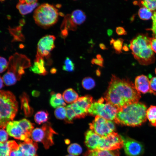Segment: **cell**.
<instances>
[{
  "mask_svg": "<svg viewBox=\"0 0 156 156\" xmlns=\"http://www.w3.org/2000/svg\"><path fill=\"white\" fill-rule=\"evenodd\" d=\"M19 2L22 3H26L31 4L37 3L38 0H19Z\"/></svg>",
  "mask_w": 156,
  "mask_h": 156,
  "instance_id": "43",
  "label": "cell"
},
{
  "mask_svg": "<svg viewBox=\"0 0 156 156\" xmlns=\"http://www.w3.org/2000/svg\"><path fill=\"white\" fill-rule=\"evenodd\" d=\"M39 93L38 91L34 90L32 92V94L33 96H38L39 95Z\"/></svg>",
  "mask_w": 156,
  "mask_h": 156,
  "instance_id": "48",
  "label": "cell"
},
{
  "mask_svg": "<svg viewBox=\"0 0 156 156\" xmlns=\"http://www.w3.org/2000/svg\"><path fill=\"white\" fill-rule=\"evenodd\" d=\"M150 81L151 89L155 92L156 91V77L152 78Z\"/></svg>",
  "mask_w": 156,
  "mask_h": 156,
  "instance_id": "40",
  "label": "cell"
},
{
  "mask_svg": "<svg viewBox=\"0 0 156 156\" xmlns=\"http://www.w3.org/2000/svg\"><path fill=\"white\" fill-rule=\"evenodd\" d=\"M60 29L61 30L66 29L73 31H76V25L73 21L70 14H67L65 16L61 25Z\"/></svg>",
  "mask_w": 156,
  "mask_h": 156,
  "instance_id": "23",
  "label": "cell"
},
{
  "mask_svg": "<svg viewBox=\"0 0 156 156\" xmlns=\"http://www.w3.org/2000/svg\"><path fill=\"white\" fill-rule=\"evenodd\" d=\"M146 106L140 102L133 103L118 110L114 122L125 126L141 125L147 119Z\"/></svg>",
  "mask_w": 156,
  "mask_h": 156,
  "instance_id": "2",
  "label": "cell"
},
{
  "mask_svg": "<svg viewBox=\"0 0 156 156\" xmlns=\"http://www.w3.org/2000/svg\"><path fill=\"white\" fill-rule=\"evenodd\" d=\"M0 89H1L3 86H4V85H3V78L2 77H0Z\"/></svg>",
  "mask_w": 156,
  "mask_h": 156,
  "instance_id": "49",
  "label": "cell"
},
{
  "mask_svg": "<svg viewBox=\"0 0 156 156\" xmlns=\"http://www.w3.org/2000/svg\"><path fill=\"white\" fill-rule=\"evenodd\" d=\"M133 3L141 7L146 8L151 11L156 10V0H140L134 1Z\"/></svg>",
  "mask_w": 156,
  "mask_h": 156,
  "instance_id": "26",
  "label": "cell"
},
{
  "mask_svg": "<svg viewBox=\"0 0 156 156\" xmlns=\"http://www.w3.org/2000/svg\"><path fill=\"white\" fill-rule=\"evenodd\" d=\"M6 128L8 134L16 139L24 141L30 138L19 124L18 121H10Z\"/></svg>",
  "mask_w": 156,
  "mask_h": 156,
  "instance_id": "13",
  "label": "cell"
},
{
  "mask_svg": "<svg viewBox=\"0 0 156 156\" xmlns=\"http://www.w3.org/2000/svg\"><path fill=\"white\" fill-rule=\"evenodd\" d=\"M54 114L57 119L66 120L67 118V112L66 107L60 106L57 107L54 111Z\"/></svg>",
  "mask_w": 156,
  "mask_h": 156,
  "instance_id": "31",
  "label": "cell"
},
{
  "mask_svg": "<svg viewBox=\"0 0 156 156\" xmlns=\"http://www.w3.org/2000/svg\"><path fill=\"white\" fill-rule=\"evenodd\" d=\"M152 11L145 7H142L139 10L138 15L140 18L144 20L150 19L153 16Z\"/></svg>",
  "mask_w": 156,
  "mask_h": 156,
  "instance_id": "29",
  "label": "cell"
},
{
  "mask_svg": "<svg viewBox=\"0 0 156 156\" xmlns=\"http://www.w3.org/2000/svg\"><path fill=\"white\" fill-rule=\"evenodd\" d=\"M68 34V30L66 29L61 30V35L62 38H65L67 37Z\"/></svg>",
  "mask_w": 156,
  "mask_h": 156,
  "instance_id": "44",
  "label": "cell"
},
{
  "mask_svg": "<svg viewBox=\"0 0 156 156\" xmlns=\"http://www.w3.org/2000/svg\"><path fill=\"white\" fill-rule=\"evenodd\" d=\"M90 129L101 136H106L114 132L115 125L113 121L107 120L99 115L89 124Z\"/></svg>",
  "mask_w": 156,
  "mask_h": 156,
  "instance_id": "10",
  "label": "cell"
},
{
  "mask_svg": "<svg viewBox=\"0 0 156 156\" xmlns=\"http://www.w3.org/2000/svg\"><path fill=\"white\" fill-rule=\"evenodd\" d=\"M67 151L70 154L77 156L80 154L82 152L81 146L76 143L70 144L67 148Z\"/></svg>",
  "mask_w": 156,
  "mask_h": 156,
  "instance_id": "30",
  "label": "cell"
},
{
  "mask_svg": "<svg viewBox=\"0 0 156 156\" xmlns=\"http://www.w3.org/2000/svg\"><path fill=\"white\" fill-rule=\"evenodd\" d=\"M83 156H120L118 150H107L100 149L89 150Z\"/></svg>",
  "mask_w": 156,
  "mask_h": 156,
  "instance_id": "17",
  "label": "cell"
},
{
  "mask_svg": "<svg viewBox=\"0 0 156 156\" xmlns=\"http://www.w3.org/2000/svg\"><path fill=\"white\" fill-rule=\"evenodd\" d=\"M116 33L118 35H126L127 32L125 29L122 27H118L116 28Z\"/></svg>",
  "mask_w": 156,
  "mask_h": 156,
  "instance_id": "39",
  "label": "cell"
},
{
  "mask_svg": "<svg viewBox=\"0 0 156 156\" xmlns=\"http://www.w3.org/2000/svg\"><path fill=\"white\" fill-rule=\"evenodd\" d=\"M96 74L97 76H99L101 75V72L99 68L96 70Z\"/></svg>",
  "mask_w": 156,
  "mask_h": 156,
  "instance_id": "51",
  "label": "cell"
},
{
  "mask_svg": "<svg viewBox=\"0 0 156 156\" xmlns=\"http://www.w3.org/2000/svg\"><path fill=\"white\" fill-rule=\"evenodd\" d=\"M141 97L140 92L131 81L127 79H121L113 75L104 99L106 102L118 110L139 102Z\"/></svg>",
  "mask_w": 156,
  "mask_h": 156,
  "instance_id": "1",
  "label": "cell"
},
{
  "mask_svg": "<svg viewBox=\"0 0 156 156\" xmlns=\"http://www.w3.org/2000/svg\"><path fill=\"white\" fill-rule=\"evenodd\" d=\"M49 102L51 106L54 108L66 105L63 97L61 94L59 93L52 94Z\"/></svg>",
  "mask_w": 156,
  "mask_h": 156,
  "instance_id": "24",
  "label": "cell"
},
{
  "mask_svg": "<svg viewBox=\"0 0 156 156\" xmlns=\"http://www.w3.org/2000/svg\"><path fill=\"white\" fill-rule=\"evenodd\" d=\"M57 134L52 127L50 123L47 122L40 127L34 129L31 133V137L34 141L42 143L44 148L48 149L53 144V135Z\"/></svg>",
  "mask_w": 156,
  "mask_h": 156,
  "instance_id": "8",
  "label": "cell"
},
{
  "mask_svg": "<svg viewBox=\"0 0 156 156\" xmlns=\"http://www.w3.org/2000/svg\"><path fill=\"white\" fill-rule=\"evenodd\" d=\"M99 46L100 48L102 50H105L108 49V48L103 43H100L99 44Z\"/></svg>",
  "mask_w": 156,
  "mask_h": 156,
  "instance_id": "45",
  "label": "cell"
},
{
  "mask_svg": "<svg viewBox=\"0 0 156 156\" xmlns=\"http://www.w3.org/2000/svg\"><path fill=\"white\" fill-rule=\"evenodd\" d=\"M96 57L98 60L104 61V60L102 56L100 54H98L96 55Z\"/></svg>",
  "mask_w": 156,
  "mask_h": 156,
  "instance_id": "47",
  "label": "cell"
},
{
  "mask_svg": "<svg viewBox=\"0 0 156 156\" xmlns=\"http://www.w3.org/2000/svg\"><path fill=\"white\" fill-rule=\"evenodd\" d=\"M0 73L4 72L8 68V63L6 59L4 58L0 57Z\"/></svg>",
  "mask_w": 156,
  "mask_h": 156,
  "instance_id": "36",
  "label": "cell"
},
{
  "mask_svg": "<svg viewBox=\"0 0 156 156\" xmlns=\"http://www.w3.org/2000/svg\"><path fill=\"white\" fill-rule=\"evenodd\" d=\"M71 18L74 22L77 25H80L86 21V16L82 10L77 9L73 11L71 14Z\"/></svg>",
  "mask_w": 156,
  "mask_h": 156,
  "instance_id": "22",
  "label": "cell"
},
{
  "mask_svg": "<svg viewBox=\"0 0 156 156\" xmlns=\"http://www.w3.org/2000/svg\"><path fill=\"white\" fill-rule=\"evenodd\" d=\"M155 74H156V68L155 69Z\"/></svg>",
  "mask_w": 156,
  "mask_h": 156,
  "instance_id": "55",
  "label": "cell"
},
{
  "mask_svg": "<svg viewBox=\"0 0 156 156\" xmlns=\"http://www.w3.org/2000/svg\"><path fill=\"white\" fill-rule=\"evenodd\" d=\"M123 147L128 156H139L144 151V147L141 143L129 137H123Z\"/></svg>",
  "mask_w": 156,
  "mask_h": 156,
  "instance_id": "12",
  "label": "cell"
},
{
  "mask_svg": "<svg viewBox=\"0 0 156 156\" xmlns=\"http://www.w3.org/2000/svg\"><path fill=\"white\" fill-rule=\"evenodd\" d=\"M104 100L102 98L97 101L93 102L88 109V114L93 116L99 115L107 120L114 121L118 109L109 103L106 102L104 103Z\"/></svg>",
  "mask_w": 156,
  "mask_h": 156,
  "instance_id": "7",
  "label": "cell"
},
{
  "mask_svg": "<svg viewBox=\"0 0 156 156\" xmlns=\"http://www.w3.org/2000/svg\"><path fill=\"white\" fill-rule=\"evenodd\" d=\"M150 41L152 50L156 53V38H150Z\"/></svg>",
  "mask_w": 156,
  "mask_h": 156,
  "instance_id": "42",
  "label": "cell"
},
{
  "mask_svg": "<svg viewBox=\"0 0 156 156\" xmlns=\"http://www.w3.org/2000/svg\"><path fill=\"white\" fill-rule=\"evenodd\" d=\"M134 85L136 90L143 93H150L155 95L156 92L153 90L150 86V81L146 76L141 75L137 77L135 80Z\"/></svg>",
  "mask_w": 156,
  "mask_h": 156,
  "instance_id": "14",
  "label": "cell"
},
{
  "mask_svg": "<svg viewBox=\"0 0 156 156\" xmlns=\"http://www.w3.org/2000/svg\"><path fill=\"white\" fill-rule=\"evenodd\" d=\"M75 69V64L71 60L66 57L62 66V69L68 72H73Z\"/></svg>",
  "mask_w": 156,
  "mask_h": 156,
  "instance_id": "32",
  "label": "cell"
},
{
  "mask_svg": "<svg viewBox=\"0 0 156 156\" xmlns=\"http://www.w3.org/2000/svg\"><path fill=\"white\" fill-rule=\"evenodd\" d=\"M8 133L4 129H2L0 131V141L1 143H4L7 141L8 139Z\"/></svg>",
  "mask_w": 156,
  "mask_h": 156,
  "instance_id": "38",
  "label": "cell"
},
{
  "mask_svg": "<svg viewBox=\"0 0 156 156\" xmlns=\"http://www.w3.org/2000/svg\"><path fill=\"white\" fill-rule=\"evenodd\" d=\"M0 93V126L4 129L9 122L12 121L17 113L18 103L11 92L1 90Z\"/></svg>",
  "mask_w": 156,
  "mask_h": 156,
  "instance_id": "5",
  "label": "cell"
},
{
  "mask_svg": "<svg viewBox=\"0 0 156 156\" xmlns=\"http://www.w3.org/2000/svg\"><path fill=\"white\" fill-rule=\"evenodd\" d=\"M78 95L73 89L70 88L66 90L63 92L62 97L66 102L72 103L78 99Z\"/></svg>",
  "mask_w": 156,
  "mask_h": 156,
  "instance_id": "21",
  "label": "cell"
},
{
  "mask_svg": "<svg viewBox=\"0 0 156 156\" xmlns=\"http://www.w3.org/2000/svg\"><path fill=\"white\" fill-rule=\"evenodd\" d=\"M59 15L58 10L53 5L45 3L37 8L34 12L33 17L37 25L46 29L57 22Z\"/></svg>",
  "mask_w": 156,
  "mask_h": 156,
  "instance_id": "6",
  "label": "cell"
},
{
  "mask_svg": "<svg viewBox=\"0 0 156 156\" xmlns=\"http://www.w3.org/2000/svg\"><path fill=\"white\" fill-rule=\"evenodd\" d=\"M93 102L92 97L89 95L79 97L75 102L79 107L87 112L89 108Z\"/></svg>",
  "mask_w": 156,
  "mask_h": 156,
  "instance_id": "18",
  "label": "cell"
},
{
  "mask_svg": "<svg viewBox=\"0 0 156 156\" xmlns=\"http://www.w3.org/2000/svg\"><path fill=\"white\" fill-rule=\"evenodd\" d=\"M38 5L37 3L28 4L19 2L16 5V7L21 14L25 15L31 12Z\"/></svg>",
  "mask_w": 156,
  "mask_h": 156,
  "instance_id": "20",
  "label": "cell"
},
{
  "mask_svg": "<svg viewBox=\"0 0 156 156\" xmlns=\"http://www.w3.org/2000/svg\"><path fill=\"white\" fill-rule=\"evenodd\" d=\"M82 85L84 89L89 90L92 89L95 86V83L92 78L87 77L83 79L82 81Z\"/></svg>",
  "mask_w": 156,
  "mask_h": 156,
  "instance_id": "33",
  "label": "cell"
},
{
  "mask_svg": "<svg viewBox=\"0 0 156 156\" xmlns=\"http://www.w3.org/2000/svg\"><path fill=\"white\" fill-rule=\"evenodd\" d=\"M8 72L16 76L18 80L25 73L24 69L31 66L30 60L25 56L17 53L10 57Z\"/></svg>",
  "mask_w": 156,
  "mask_h": 156,
  "instance_id": "9",
  "label": "cell"
},
{
  "mask_svg": "<svg viewBox=\"0 0 156 156\" xmlns=\"http://www.w3.org/2000/svg\"><path fill=\"white\" fill-rule=\"evenodd\" d=\"M150 37L147 34H138L130 41L129 48L135 59L141 65H148L155 61Z\"/></svg>",
  "mask_w": 156,
  "mask_h": 156,
  "instance_id": "4",
  "label": "cell"
},
{
  "mask_svg": "<svg viewBox=\"0 0 156 156\" xmlns=\"http://www.w3.org/2000/svg\"><path fill=\"white\" fill-rule=\"evenodd\" d=\"M152 26L150 29L153 33V37L156 38V11L154 12L152 17Z\"/></svg>",
  "mask_w": 156,
  "mask_h": 156,
  "instance_id": "37",
  "label": "cell"
},
{
  "mask_svg": "<svg viewBox=\"0 0 156 156\" xmlns=\"http://www.w3.org/2000/svg\"><path fill=\"white\" fill-rule=\"evenodd\" d=\"M122 49L125 51H127L129 50L127 46L125 45L123 47Z\"/></svg>",
  "mask_w": 156,
  "mask_h": 156,
  "instance_id": "50",
  "label": "cell"
},
{
  "mask_svg": "<svg viewBox=\"0 0 156 156\" xmlns=\"http://www.w3.org/2000/svg\"><path fill=\"white\" fill-rule=\"evenodd\" d=\"M4 0H1V1H3Z\"/></svg>",
  "mask_w": 156,
  "mask_h": 156,
  "instance_id": "56",
  "label": "cell"
},
{
  "mask_svg": "<svg viewBox=\"0 0 156 156\" xmlns=\"http://www.w3.org/2000/svg\"><path fill=\"white\" fill-rule=\"evenodd\" d=\"M48 117L49 114L47 111L41 110L35 114L34 119L37 123L40 125L46 122L48 120Z\"/></svg>",
  "mask_w": 156,
  "mask_h": 156,
  "instance_id": "28",
  "label": "cell"
},
{
  "mask_svg": "<svg viewBox=\"0 0 156 156\" xmlns=\"http://www.w3.org/2000/svg\"><path fill=\"white\" fill-rule=\"evenodd\" d=\"M29 98L25 93L23 94L21 97V108L26 117L31 116L33 114V110L29 104Z\"/></svg>",
  "mask_w": 156,
  "mask_h": 156,
  "instance_id": "19",
  "label": "cell"
},
{
  "mask_svg": "<svg viewBox=\"0 0 156 156\" xmlns=\"http://www.w3.org/2000/svg\"><path fill=\"white\" fill-rule=\"evenodd\" d=\"M115 40H114L113 38H111V40L110 41V44L111 45H112V44H113Z\"/></svg>",
  "mask_w": 156,
  "mask_h": 156,
  "instance_id": "53",
  "label": "cell"
},
{
  "mask_svg": "<svg viewBox=\"0 0 156 156\" xmlns=\"http://www.w3.org/2000/svg\"></svg>",
  "mask_w": 156,
  "mask_h": 156,
  "instance_id": "57",
  "label": "cell"
},
{
  "mask_svg": "<svg viewBox=\"0 0 156 156\" xmlns=\"http://www.w3.org/2000/svg\"><path fill=\"white\" fill-rule=\"evenodd\" d=\"M123 41L124 40L122 39L119 38L115 40L114 42L113 47L117 54H120L122 53Z\"/></svg>",
  "mask_w": 156,
  "mask_h": 156,
  "instance_id": "35",
  "label": "cell"
},
{
  "mask_svg": "<svg viewBox=\"0 0 156 156\" xmlns=\"http://www.w3.org/2000/svg\"><path fill=\"white\" fill-rule=\"evenodd\" d=\"M0 156H10V149L8 141L0 142Z\"/></svg>",
  "mask_w": 156,
  "mask_h": 156,
  "instance_id": "34",
  "label": "cell"
},
{
  "mask_svg": "<svg viewBox=\"0 0 156 156\" xmlns=\"http://www.w3.org/2000/svg\"><path fill=\"white\" fill-rule=\"evenodd\" d=\"M85 136V144L89 150H115L123 146L122 137L114 132L101 136L90 129L86 132Z\"/></svg>",
  "mask_w": 156,
  "mask_h": 156,
  "instance_id": "3",
  "label": "cell"
},
{
  "mask_svg": "<svg viewBox=\"0 0 156 156\" xmlns=\"http://www.w3.org/2000/svg\"><path fill=\"white\" fill-rule=\"evenodd\" d=\"M65 156H75L71 155V154H70V155H66Z\"/></svg>",
  "mask_w": 156,
  "mask_h": 156,
  "instance_id": "54",
  "label": "cell"
},
{
  "mask_svg": "<svg viewBox=\"0 0 156 156\" xmlns=\"http://www.w3.org/2000/svg\"><path fill=\"white\" fill-rule=\"evenodd\" d=\"M57 71V70L56 69V68H52L51 70V72L52 73H55Z\"/></svg>",
  "mask_w": 156,
  "mask_h": 156,
  "instance_id": "52",
  "label": "cell"
},
{
  "mask_svg": "<svg viewBox=\"0 0 156 156\" xmlns=\"http://www.w3.org/2000/svg\"><path fill=\"white\" fill-rule=\"evenodd\" d=\"M44 58L37 53L33 64L30 68V70L34 73L40 75H45L47 72L45 67Z\"/></svg>",
  "mask_w": 156,
  "mask_h": 156,
  "instance_id": "16",
  "label": "cell"
},
{
  "mask_svg": "<svg viewBox=\"0 0 156 156\" xmlns=\"http://www.w3.org/2000/svg\"><path fill=\"white\" fill-rule=\"evenodd\" d=\"M113 33V31L111 29H108L107 30V34L109 36H111Z\"/></svg>",
  "mask_w": 156,
  "mask_h": 156,
  "instance_id": "46",
  "label": "cell"
},
{
  "mask_svg": "<svg viewBox=\"0 0 156 156\" xmlns=\"http://www.w3.org/2000/svg\"><path fill=\"white\" fill-rule=\"evenodd\" d=\"M146 117L151 124L156 127V106L151 105L147 109Z\"/></svg>",
  "mask_w": 156,
  "mask_h": 156,
  "instance_id": "27",
  "label": "cell"
},
{
  "mask_svg": "<svg viewBox=\"0 0 156 156\" xmlns=\"http://www.w3.org/2000/svg\"><path fill=\"white\" fill-rule=\"evenodd\" d=\"M55 39L54 36L49 35L42 37L38 43L37 53L44 58L49 59L50 52L55 47L54 42Z\"/></svg>",
  "mask_w": 156,
  "mask_h": 156,
  "instance_id": "11",
  "label": "cell"
},
{
  "mask_svg": "<svg viewBox=\"0 0 156 156\" xmlns=\"http://www.w3.org/2000/svg\"><path fill=\"white\" fill-rule=\"evenodd\" d=\"M91 62L93 64H95L101 67H104L103 61L100 60L97 58H92L91 61Z\"/></svg>",
  "mask_w": 156,
  "mask_h": 156,
  "instance_id": "41",
  "label": "cell"
},
{
  "mask_svg": "<svg viewBox=\"0 0 156 156\" xmlns=\"http://www.w3.org/2000/svg\"><path fill=\"white\" fill-rule=\"evenodd\" d=\"M19 146L23 156H38L36 153L38 148L37 144L30 138L20 143Z\"/></svg>",
  "mask_w": 156,
  "mask_h": 156,
  "instance_id": "15",
  "label": "cell"
},
{
  "mask_svg": "<svg viewBox=\"0 0 156 156\" xmlns=\"http://www.w3.org/2000/svg\"><path fill=\"white\" fill-rule=\"evenodd\" d=\"M19 124L22 127L26 133L30 137L31 132L34 128V125L29 120L23 118L18 121Z\"/></svg>",
  "mask_w": 156,
  "mask_h": 156,
  "instance_id": "25",
  "label": "cell"
}]
</instances>
